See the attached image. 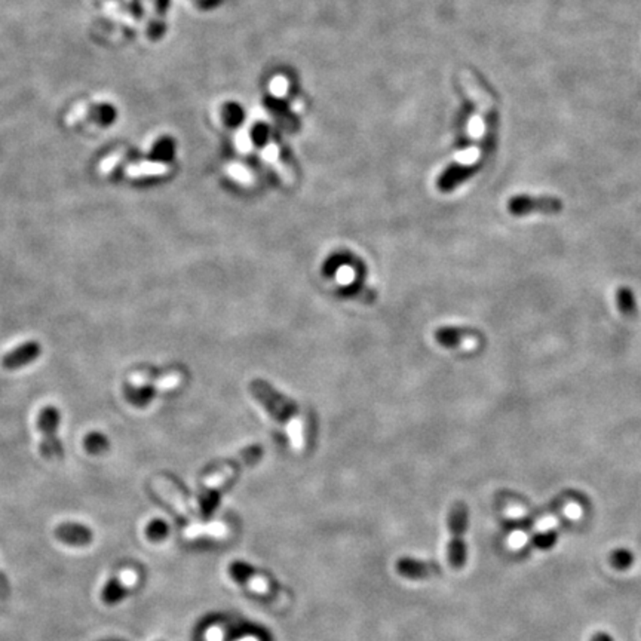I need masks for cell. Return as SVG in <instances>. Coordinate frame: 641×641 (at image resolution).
I'll use <instances>...</instances> for the list:
<instances>
[{
    "instance_id": "cell-17",
    "label": "cell",
    "mask_w": 641,
    "mask_h": 641,
    "mask_svg": "<svg viewBox=\"0 0 641 641\" xmlns=\"http://www.w3.org/2000/svg\"><path fill=\"white\" fill-rule=\"evenodd\" d=\"M616 303L622 315L625 316H634L637 314V303L635 295L631 288L621 287L616 293Z\"/></svg>"
},
{
    "instance_id": "cell-12",
    "label": "cell",
    "mask_w": 641,
    "mask_h": 641,
    "mask_svg": "<svg viewBox=\"0 0 641 641\" xmlns=\"http://www.w3.org/2000/svg\"><path fill=\"white\" fill-rule=\"evenodd\" d=\"M435 339L439 344H443L445 348H460L465 346L466 341L473 340V334L471 331L462 330V328H439L435 331Z\"/></svg>"
},
{
    "instance_id": "cell-1",
    "label": "cell",
    "mask_w": 641,
    "mask_h": 641,
    "mask_svg": "<svg viewBox=\"0 0 641 641\" xmlns=\"http://www.w3.org/2000/svg\"><path fill=\"white\" fill-rule=\"evenodd\" d=\"M249 392L272 414V418L285 426L293 448L297 451L302 450L306 443V423L299 407L265 380H253L249 383Z\"/></svg>"
},
{
    "instance_id": "cell-20",
    "label": "cell",
    "mask_w": 641,
    "mask_h": 641,
    "mask_svg": "<svg viewBox=\"0 0 641 641\" xmlns=\"http://www.w3.org/2000/svg\"><path fill=\"white\" fill-rule=\"evenodd\" d=\"M168 533H170V527L162 520H153L146 527V536L152 542H161L166 539L168 538Z\"/></svg>"
},
{
    "instance_id": "cell-16",
    "label": "cell",
    "mask_w": 641,
    "mask_h": 641,
    "mask_svg": "<svg viewBox=\"0 0 641 641\" xmlns=\"http://www.w3.org/2000/svg\"><path fill=\"white\" fill-rule=\"evenodd\" d=\"M117 112L112 104L101 103V104H95L91 107L89 110V117L91 121L95 124H98L101 126H109L116 121Z\"/></svg>"
},
{
    "instance_id": "cell-8",
    "label": "cell",
    "mask_w": 641,
    "mask_h": 641,
    "mask_svg": "<svg viewBox=\"0 0 641 641\" xmlns=\"http://www.w3.org/2000/svg\"><path fill=\"white\" fill-rule=\"evenodd\" d=\"M40 352L42 349L38 341H26L3 356L2 367L5 370H18V368L38 360Z\"/></svg>"
},
{
    "instance_id": "cell-11",
    "label": "cell",
    "mask_w": 641,
    "mask_h": 641,
    "mask_svg": "<svg viewBox=\"0 0 641 641\" xmlns=\"http://www.w3.org/2000/svg\"><path fill=\"white\" fill-rule=\"evenodd\" d=\"M397 572L407 579H427L436 576L439 573V568L434 563L402 558V560L397 563Z\"/></svg>"
},
{
    "instance_id": "cell-10",
    "label": "cell",
    "mask_w": 641,
    "mask_h": 641,
    "mask_svg": "<svg viewBox=\"0 0 641 641\" xmlns=\"http://www.w3.org/2000/svg\"><path fill=\"white\" fill-rule=\"evenodd\" d=\"M460 80H462V87L465 88L469 97L477 103L478 109L482 112V115L485 117H490L494 113V105H493V100L490 98V95L482 89V87L477 82V79H475L469 71H462Z\"/></svg>"
},
{
    "instance_id": "cell-9",
    "label": "cell",
    "mask_w": 641,
    "mask_h": 641,
    "mask_svg": "<svg viewBox=\"0 0 641 641\" xmlns=\"http://www.w3.org/2000/svg\"><path fill=\"white\" fill-rule=\"evenodd\" d=\"M478 166L477 165H468V163H462L456 162L453 165H450L444 172L438 177V189L441 192H451L455 187H457L460 183L466 182L468 178L477 172Z\"/></svg>"
},
{
    "instance_id": "cell-7",
    "label": "cell",
    "mask_w": 641,
    "mask_h": 641,
    "mask_svg": "<svg viewBox=\"0 0 641 641\" xmlns=\"http://www.w3.org/2000/svg\"><path fill=\"white\" fill-rule=\"evenodd\" d=\"M54 534L59 542L70 546H88L94 540L92 530L78 522H63L55 529Z\"/></svg>"
},
{
    "instance_id": "cell-19",
    "label": "cell",
    "mask_w": 641,
    "mask_h": 641,
    "mask_svg": "<svg viewBox=\"0 0 641 641\" xmlns=\"http://www.w3.org/2000/svg\"><path fill=\"white\" fill-rule=\"evenodd\" d=\"M223 119L229 126L236 128L244 122V110L240 104L228 103L223 107Z\"/></svg>"
},
{
    "instance_id": "cell-27",
    "label": "cell",
    "mask_w": 641,
    "mask_h": 641,
    "mask_svg": "<svg viewBox=\"0 0 641 641\" xmlns=\"http://www.w3.org/2000/svg\"><path fill=\"white\" fill-rule=\"evenodd\" d=\"M251 142H253L251 137L246 135V134H240L236 138V146H237V149H241L242 152H246V150L251 149Z\"/></svg>"
},
{
    "instance_id": "cell-5",
    "label": "cell",
    "mask_w": 641,
    "mask_h": 641,
    "mask_svg": "<svg viewBox=\"0 0 641 641\" xmlns=\"http://www.w3.org/2000/svg\"><path fill=\"white\" fill-rule=\"evenodd\" d=\"M563 209L561 199L554 196L517 195L508 200V211L515 217L529 216L531 212L557 214Z\"/></svg>"
},
{
    "instance_id": "cell-24",
    "label": "cell",
    "mask_w": 641,
    "mask_h": 641,
    "mask_svg": "<svg viewBox=\"0 0 641 641\" xmlns=\"http://www.w3.org/2000/svg\"><path fill=\"white\" fill-rule=\"evenodd\" d=\"M229 174L235 178V180L241 182V183H249V182H251V174H249V171L245 170L242 165H230L229 166Z\"/></svg>"
},
{
    "instance_id": "cell-4",
    "label": "cell",
    "mask_w": 641,
    "mask_h": 641,
    "mask_svg": "<svg viewBox=\"0 0 641 641\" xmlns=\"http://www.w3.org/2000/svg\"><path fill=\"white\" fill-rule=\"evenodd\" d=\"M59 423V413L55 407H45L38 419V429L40 432V451L46 460L63 459V444L57 436Z\"/></svg>"
},
{
    "instance_id": "cell-14",
    "label": "cell",
    "mask_w": 641,
    "mask_h": 641,
    "mask_svg": "<svg viewBox=\"0 0 641 641\" xmlns=\"http://www.w3.org/2000/svg\"><path fill=\"white\" fill-rule=\"evenodd\" d=\"M174 152H175L174 140L170 137H162L153 145L150 150V158L154 162L165 163L166 161H171L174 158Z\"/></svg>"
},
{
    "instance_id": "cell-22",
    "label": "cell",
    "mask_w": 641,
    "mask_h": 641,
    "mask_svg": "<svg viewBox=\"0 0 641 641\" xmlns=\"http://www.w3.org/2000/svg\"><path fill=\"white\" fill-rule=\"evenodd\" d=\"M633 561H634V557L628 550H617L612 555V564L619 570L628 568L633 564Z\"/></svg>"
},
{
    "instance_id": "cell-2",
    "label": "cell",
    "mask_w": 641,
    "mask_h": 641,
    "mask_svg": "<svg viewBox=\"0 0 641 641\" xmlns=\"http://www.w3.org/2000/svg\"><path fill=\"white\" fill-rule=\"evenodd\" d=\"M261 456H263V447H249L244 450L242 453H240V456L226 462L221 468L211 472L205 480L207 492L202 496V514L209 515V513L216 508V503L219 501V490L223 489L224 485H228L242 468L253 465V463H256Z\"/></svg>"
},
{
    "instance_id": "cell-13",
    "label": "cell",
    "mask_w": 641,
    "mask_h": 641,
    "mask_svg": "<svg viewBox=\"0 0 641 641\" xmlns=\"http://www.w3.org/2000/svg\"><path fill=\"white\" fill-rule=\"evenodd\" d=\"M128 594H129V589L124 585L122 579L113 577L104 585V588L101 591V600H103L104 604L113 605V604H116L119 601H122L128 596Z\"/></svg>"
},
{
    "instance_id": "cell-3",
    "label": "cell",
    "mask_w": 641,
    "mask_h": 641,
    "mask_svg": "<svg viewBox=\"0 0 641 641\" xmlns=\"http://www.w3.org/2000/svg\"><path fill=\"white\" fill-rule=\"evenodd\" d=\"M469 513L468 506L463 502L453 505L448 515L450 542H448V563L451 567L460 568L466 563V545L465 534L468 530Z\"/></svg>"
},
{
    "instance_id": "cell-23",
    "label": "cell",
    "mask_w": 641,
    "mask_h": 641,
    "mask_svg": "<svg viewBox=\"0 0 641 641\" xmlns=\"http://www.w3.org/2000/svg\"><path fill=\"white\" fill-rule=\"evenodd\" d=\"M269 138V128L265 124H257L251 131V141L258 146H265Z\"/></svg>"
},
{
    "instance_id": "cell-21",
    "label": "cell",
    "mask_w": 641,
    "mask_h": 641,
    "mask_svg": "<svg viewBox=\"0 0 641 641\" xmlns=\"http://www.w3.org/2000/svg\"><path fill=\"white\" fill-rule=\"evenodd\" d=\"M125 395L129 402H133L134 406H146V404L153 398L154 392L153 388L146 386V388H135V389H129L126 388Z\"/></svg>"
},
{
    "instance_id": "cell-28",
    "label": "cell",
    "mask_w": 641,
    "mask_h": 641,
    "mask_svg": "<svg viewBox=\"0 0 641 641\" xmlns=\"http://www.w3.org/2000/svg\"><path fill=\"white\" fill-rule=\"evenodd\" d=\"M554 542H555V533H548V534H543V536L536 538V543L539 545V548H550Z\"/></svg>"
},
{
    "instance_id": "cell-18",
    "label": "cell",
    "mask_w": 641,
    "mask_h": 641,
    "mask_svg": "<svg viewBox=\"0 0 641 641\" xmlns=\"http://www.w3.org/2000/svg\"><path fill=\"white\" fill-rule=\"evenodd\" d=\"M85 448L89 455L100 456L104 455L107 450H109V439H107L103 434L98 432H92L85 438Z\"/></svg>"
},
{
    "instance_id": "cell-25",
    "label": "cell",
    "mask_w": 641,
    "mask_h": 641,
    "mask_svg": "<svg viewBox=\"0 0 641 641\" xmlns=\"http://www.w3.org/2000/svg\"><path fill=\"white\" fill-rule=\"evenodd\" d=\"M270 89H272V92H273V95H275V97H282V95L287 94V89H288L287 79L282 78V76L275 78L272 80Z\"/></svg>"
},
{
    "instance_id": "cell-26",
    "label": "cell",
    "mask_w": 641,
    "mask_h": 641,
    "mask_svg": "<svg viewBox=\"0 0 641 641\" xmlns=\"http://www.w3.org/2000/svg\"><path fill=\"white\" fill-rule=\"evenodd\" d=\"M10 594V585L8 582V577L0 572V600H6Z\"/></svg>"
},
{
    "instance_id": "cell-29",
    "label": "cell",
    "mask_w": 641,
    "mask_h": 641,
    "mask_svg": "<svg viewBox=\"0 0 641 641\" xmlns=\"http://www.w3.org/2000/svg\"><path fill=\"white\" fill-rule=\"evenodd\" d=\"M168 3H170V0H156V10H158V14H165V10L168 9Z\"/></svg>"
},
{
    "instance_id": "cell-15",
    "label": "cell",
    "mask_w": 641,
    "mask_h": 641,
    "mask_svg": "<svg viewBox=\"0 0 641 641\" xmlns=\"http://www.w3.org/2000/svg\"><path fill=\"white\" fill-rule=\"evenodd\" d=\"M166 172V165L161 162H142V163H135L131 165L126 170V174L133 178H141V177H153V175H162Z\"/></svg>"
},
{
    "instance_id": "cell-30",
    "label": "cell",
    "mask_w": 641,
    "mask_h": 641,
    "mask_svg": "<svg viewBox=\"0 0 641 641\" xmlns=\"http://www.w3.org/2000/svg\"><path fill=\"white\" fill-rule=\"evenodd\" d=\"M591 641H613V640H612L610 635L604 634V633H600V634H597L596 637H592Z\"/></svg>"
},
{
    "instance_id": "cell-6",
    "label": "cell",
    "mask_w": 641,
    "mask_h": 641,
    "mask_svg": "<svg viewBox=\"0 0 641 641\" xmlns=\"http://www.w3.org/2000/svg\"><path fill=\"white\" fill-rule=\"evenodd\" d=\"M230 573L236 580H240L242 585H245L249 591H253L254 594H258V596H265V597L275 596V591H273V587L270 585L269 579H266L263 575L254 573L253 568H249L244 563H233L230 566Z\"/></svg>"
}]
</instances>
